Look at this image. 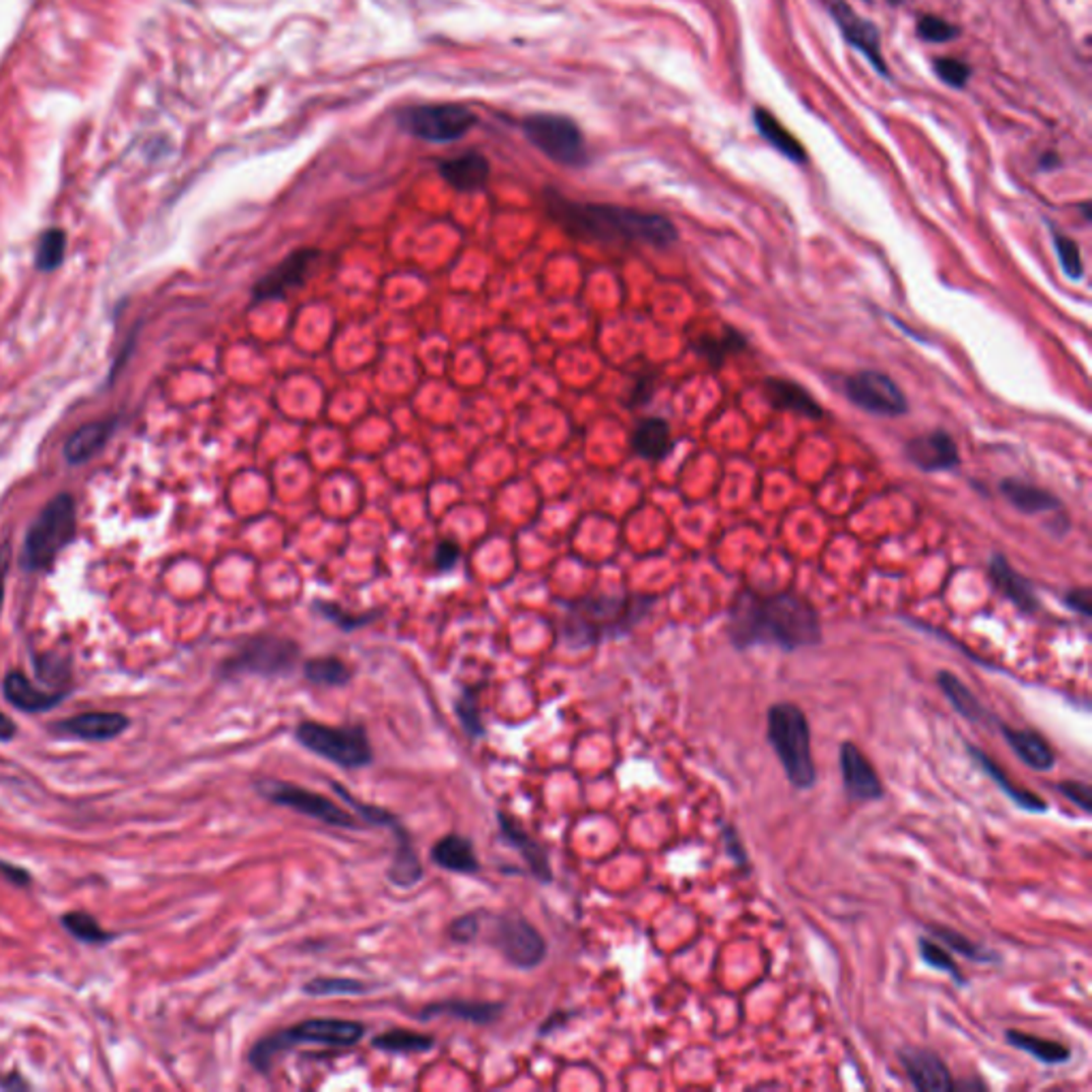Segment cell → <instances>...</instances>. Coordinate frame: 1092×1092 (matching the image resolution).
<instances>
[{
    "mask_svg": "<svg viewBox=\"0 0 1092 1092\" xmlns=\"http://www.w3.org/2000/svg\"><path fill=\"white\" fill-rule=\"evenodd\" d=\"M295 738L314 756L344 770H359L374 762V747L361 723L327 725L306 719L295 727Z\"/></svg>",
    "mask_w": 1092,
    "mask_h": 1092,
    "instance_id": "8992f818",
    "label": "cell"
},
{
    "mask_svg": "<svg viewBox=\"0 0 1092 1092\" xmlns=\"http://www.w3.org/2000/svg\"><path fill=\"white\" fill-rule=\"evenodd\" d=\"M1065 604L1072 611H1076L1078 615L1088 619L1092 615V593H1090L1088 587L1072 589L1065 595Z\"/></svg>",
    "mask_w": 1092,
    "mask_h": 1092,
    "instance_id": "db71d44e",
    "label": "cell"
},
{
    "mask_svg": "<svg viewBox=\"0 0 1092 1092\" xmlns=\"http://www.w3.org/2000/svg\"><path fill=\"white\" fill-rule=\"evenodd\" d=\"M17 734V723L0 711V743H9Z\"/></svg>",
    "mask_w": 1092,
    "mask_h": 1092,
    "instance_id": "6f0895ef",
    "label": "cell"
},
{
    "mask_svg": "<svg viewBox=\"0 0 1092 1092\" xmlns=\"http://www.w3.org/2000/svg\"><path fill=\"white\" fill-rule=\"evenodd\" d=\"M1003 1037H1005V1041H1008V1045L1016 1047V1050L1026 1052L1029 1056H1033L1035 1061H1039L1043 1065H1050V1067L1067 1065L1074 1056L1072 1047L1061 1043V1041L1043 1039V1037H1037V1035H1031V1033L1018 1031V1029H1008L1003 1033Z\"/></svg>",
    "mask_w": 1092,
    "mask_h": 1092,
    "instance_id": "4dcf8cb0",
    "label": "cell"
},
{
    "mask_svg": "<svg viewBox=\"0 0 1092 1092\" xmlns=\"http://www.w3.org/2000/svg\"><path fill=\"white\" fill-rule=\"evenodd\" d=\"M909 461L924 472H941L960 463L958 446L946 432H930L907 442Z\"/></svg>",
    "mask_w": 1092,
    "mask_h": 1092,
    "instance_id": "d4e9b609",
    "label": "cell"
},
{
    "mask_svg": "<svg viewBox=\"0 0 1092 1092\" xmlns=\"http://www.w3.org/2000/svg\"><path fill=\"white\" fill-rule=\"evenodd\" d=\"M719 837H721V843H723L727 858L734 862L736 869H741L743 873H749V869H752V860H749V853L745 849V843L741 839L738 828L734 824H723Z\"/></svg>",
    "mask_w": 1092,
    "mask_h": 1092,
    "instance_id": "681fc988",
    "label": "cell"
},
{
    "mask_svg": "<svg viewBox=\"0 0 1092 1092\" xmlns=\"http://www.w3.org/2000/svg\"><path fill=\"white\" fill-rule=\"evenodd\" d=\"M128 727H131V719L122 713L90 711L52 723L50 732L85 743H107L122 736Z\"/></svg>",
    "mask_w": 1092,
    "mask_h": 1092,
    "instance_id": "ac0fdd59",
    "label": "cell"
},
{
    "mask_svg": "<svg viewBox=\"0 0 1092 1092\" xmlns=\"http://www.w3.org/2000/svg\"><path fill=\"white\" fill-rule=\"evenodd\" d=\"M366 1037V1026L357 1020L344 1018H310L288 1029L273 1031L256 1041L248 1052V1065L267 1076L275 1058L299 1045H327V1047H350Z\"/></svg>",
    "mask_w": 1092,
    "mask_h": 1092,
    "instance_id": "5b68a950",
    "label": "cell"
},
{
    "mask_svg": "<svg viewBox=\"0 0 1092 1092\" xmlns=\"http://www.w3.org/2000/svg\"><path fill=\"white\" fill-rule=\"evenodd\" d=\"M898 1061H901L911 1086L919 1092H952L954 1076L946 1061L941 1058L930 1047L922 1045H903L898 1047Z\"/></svg>",
    "mask_w": 1092,
    "mask_h": 1092,
    "instance_id": "2e32d148",
    "label": "cell"
},
{
    "mask_svg": "<svg viewBox=\"0 0 1092 1092\" xmlns=\"http://www.w3.org/2000/svg\"><path fill=\"white\" fill-rule=\"evenodd\" d=\"M0 1088L3 1090H17V1088H30V1084L21 1078L19 1072H11L7 1076H0Z\"/></svg>",
    "mask_w": 1092,
    "mask_h": 1092,
    "instance_id": "680465c9",
    "label": "cell"
},
{
    "mask_svg": "<svg viewBox=\"0 0 1092 1092\" xmlns=\"http://www.w3.org/2000/svg\"><path fill=\"white\" fill-rule=\"evenodd\" d=\"M331 789L335 791V794L346 800L348 807L355 809L357 816L363 820V824L366 826H374V828H387L393 832L395 837V855H393V862L387 871V877L389 882L401 890H410L414 888L419 882H423L425 877V871H423V864H421V858L416 853V847H414V841H412V834L408 832V828L403 826V822L395 816V813H391L389 809H382V807H376V805H370V802H363L359 800L352 791H348L344 785L337 783V781H331Z\"/></svg>",
    "mask_w": 1092,
    "mask_h": 1092,
    "instance_id": "ba28073f",
    "label": "cell"
},
{
    "mask_svg": "<svg viewBox=\"0 0 1092 1092\" xmlns=\"http://www.w3.org/2000/svg\"><path fill=\"white\" fill-rule=\"evenodd\" d=\"M954 1090H967V1092H973V1090H988V1084L983 1080H962V1082H954Z\"/></svg>",
    "mask_w": 1092,
    "mask_h": 1092,
    "instance_id": "94428289",
    "label": "cell"
},
{
    "mask_svg": "<svg viewBox=\"0 0 1092 1092\" xmlns=\"http://www.w3.org/2000/svg\"><path fill=\"white\" fill-rule=\"evenodd\" d=\"M504 1016V1003L498 1001H480V999H442L427 1003L416 1014L421 1022L434 1018H455L469 1024L489 1026L496 1024Z\"/></svg>",
    "mask_w": 1092,
    "mask_h": 1092,
    "instance_id": "603a6c76",
    "label": "cell"
},
{
    "mask_svg": "<svg viewBox=\"0 0 1092 1092\" xmlns=\"http://www.w3.org/2000/svg\"><path fill=\"white\" fill-rule=\"evenodd\" d=\"M634 451L645 459H661L670 453L672 434L670 425L663 419L642 421L632 436Z\"/></svg>",
    "mask_w": 1092,
    "mask_h": 1092,
    "instance_id": "e575fe53",
    "label": "cell"
},
{
    "mask_svg": "<svg viewBox=\"0 0 1092 1092\" xmlns=\"http://www.w3.org/2000/svg\"><path fill=\"white\" fill-rule=\"evenodd\" d=\"M738 346H745V339L734 331V333H727L723 339H709L702 344V352L709 355L713 363H719L723 359V355L736 350Z\"/></svg>",
    "mask_w": 1092,
    "mask_h": 1092,
    "instance_id": "f5cc1de1",
    "label": "cell"
},
{
    "mask_svg": "<svg viewBox=\"0 0 1092 1092\" xmlns=\"http://www.w3.org/2000/svg\"><path fill=\"white\" fill-rule=\"evenodd\" d=\"M830 11H832L834 21H837V26L841 28L843 37L851 43V46L864 54V58L873 64L877 73H880L882 77H890L888 64L882 56L880 30H877L873 21L860 17L847 3H843V0H832Z\"/></svg>",
    "mask_w": 1092,
    "mask_h": 1092,
    "instance_id": "e0dca14e",
    "label": "cell"
},
{
    "mask_svg": "<svg viewBox=\"0 0 1092 1092\" xmlns=\"http://www.w3.org/2000/svg\"><path fill=\"white\" fill-rule=\"evenodd\" d=\"M453 709H455L457 721L463 727V732H465L467 738L478 741V738L485 736V723H483V717H480L478 696H476L474 688H465L457 696Z\"/></svg>",
    "mask_w": 1092,
    "mask_h": 1092,
    "instance_id": "b9f144b4",
    "label": "cell"
},
{
    "mask_svg": "<svg viewBox=\"0 0 1092 1092\" xmlns=\"http://www.w3.org/2000/svg\"><path fill=\"white\" fill-rule=\"evenodd\" d=\"M1001 494L1014 508L1026 515H1039V512H1052L1061 508V502L1050 491L1041 487H1035L1031 483H1024L1018 478H1005L1001 480Z\"/></svg>",
    "mask_w": 1092,
    "mask_h": 1092,
    "instance_id": "f546056e",
    "label": "cell"
},
{
    "mask_svg": "<svg viewBox=\"0 0 1092 1092\" xmlns=\"http://www.w3.org/2000/svg\"><path fill=\"white\" fill-rule=\"evenodd\" d=\"M766 395L770 399V403L777 405V408L781 410H789V412H796V414H802V416H809V419H820L822 416V408L818 405V401L811 397V393L807 389H802L800 384L791 382V380H781V378H773L766 382Z\"/></svg>",
    "mask_w": 1092,
    "mask_h": 1092,
    "instance_id": "d6a6232c",
    "label": "cell"
},
{
    "mask_svg": "<svg viewBox=\"0 0 1092 1092\" xmlns=\"http://www.w3.org/2000/svg\"><path fill=\"white\" fill-rule=\"evenodd\" d=\"M7 568H9V553H7V549H5L3 553H0V608H3V597H5Z\"/></svg>",
    "mask_w": 1092,
    "mask_h": 1092,
    "instance_id": "91938a15",
    "label": "cell"
},
{
    "mask_svg": "<svg viewBox=\"0 0 1092 1092\" xmlns=\"http://www.w3.org/2000/svg\"><path fill=\"white\" fill-rule=\"evenodd\" d=\"M254 789H256V794H259L263 800H267V802H271L275 807L291 809V811L299 813V816L312 818V820L325 824V826L341 828V830H363V828H366V824L357 820L355 813L346 811L344 807H339L331 798L318 794V791L306 789L302 785H295V783L280 781V779H271V777H263V779L254 781Z\"/></svg>",
    "mask_w": 1092,
    "mask_h": 1092,
    "instance_id": "9c48e42d",
    "label": "cell"
},
{
    "mask_svg": "<svg viewBox=\"0 0 1092 1092\" xmlns=\"http://www.w3.org/2000/svg\"><path fill=\"white\" fill-rule=\"evenodd\" d=\"M839 768L843 789L849 800L855 802H877L886 796V787L882 783L873 762L866 758L862 749L845 741L839 749Z\"/></svg>",
    "mask_w": 1092,
    "mask_h": 1092,
    "instance_id": "9a60e30c",
    "label": "cell"
},
{
    "mask_svg": "<svg viewBox=\"0 0 1092 1092\" xmlns=\"http://www.w3.org/2000/svg\"><path fill=\"white\" fill-rule=\"evenodd\" d=\"M551 218L574 238L606 244H645L666 248L677 242V227L659 216L621 205L578 203L551 192L547 199Z\"/></svg>",
    "mask_w": 1092,
    "mask_h": 1092,
    "instance_id": "7a4b0ae2",
    "label": "cell"
},
{
    "mask_svg": "<svg viewBox=\"0 0 1092 1092\" xmlns=\"http://www.w3.org/2000/svg\"><path fill=\"white\" fill-rule=\"evenodd\" d=\"M917 37L928 43H948L958 37V28L950 24L948 19L937 15H922L915 24Z\"/></svg>",
    "mask_w": 1092,
    "mask_h": 1092,
    "instance_id": "bcb514c9",
    "label": "cell"
},
{
    "mask_svg": "<svg viewBox=\"0 0 1092 1092\" xmlns=\"http://www.w3.org/2000/svg\"><path fill=\"white\" fill-rule=\"evenodd\" d=\"M935 73L941 81H946L952 88H962L971 79V67L967 62L956 58H937Z\"/></svg>",
    "mask_w": 1092,
    "mask_h": 1092,
    "instance_id": "f907efd6",
    "label": "cell"
},
{
    "mask_svg": "<svg viewBox=\"0 0 1092 1092\" xmlns=\"http://www.w3.org/2000/svg\"><path fill=\"white\" fill-rule=\"evenodd\" d=\"M116 427V421H97L79 427V430L69 438L67 446H64V457L71 463H83L90 459L99 448L105 444V440L112 436Z\"/></svg>",
    "mask_w": 1092,
    "mask_h": 1092,
    "instance_id": "8d00e7d4",
    "label": "cell"
},
{
    "mask_svg": "<svg viewBox=\"0 0 1092 1092\" xmlns=\"http://www.w3.org/2000/svg\"><path fill=\"white\" fill-rule=\"evenodd\" d=\"M965 749H967L969 758L977 764V768H981V773L986 777H990L997 783V787L1003 791V794L1008 796L1018 809H1022L1026 813H1033V816H1041V813H1047V809H1050L1041 796L1035 794V791L1018 787L1010 779V775L1005 773V770L997 764V760L983 752L981 747L973 745L971 741H965Z\"/></svg>",
    "mask_w": 1092,
    "mask_h": 1092,
    "instance_id": "cb8c5ba5",
    "label": "cell"
},
{
    "mask_svg": "<svg viewBox=\"0 0 1092 1092\" xmlns=\"http://www.w3.org/2000/svg\"><path fill=\"white\" fill-rule=\"evenodd\" d=\"M314 608L320 615H323L325 619H329L333 626H337L339 630H344V632H352L357 628L368 626L370 621L376 617V615H352V613H348L344 608H339L337 604H329V602H316Z\"/></svg>",
    "mask_w": 1092,
    "mask_h": 1092,
    "instance_id": "7dc6e473",
    "label": "cell"
},
{
    "mask_svg": "<svg viewBox=\"0 0 1092 1092\" xmlns=\"http://www.w3.org/2000/svg\"><path fill=\"white\" fill-rule=\"evenodd\" d=\"M440 176L455 190L472 192L485 188L489 180V160L478 152H467L438 165Z\"/></svg>",
    "mask_w": 1092,
    "mask_h": 1092,
    "instance_id": "f1b7e54d",
    "label": "cell"
},
{
    "mask_svg": "<svg viewBox=\"0 0 1092 1092\" xmlns=\"http://www.w3.org/2000/svg\"><path fill=\"white\" fill-rule=\"evenodd\" d=\"M917 954H919V960H922L928 969H935L939 973L950 975V979L956 983V986H960V988L969 986V979L965 977V973H962L960 965L954 960L950 950H946L944 946H941L939 941H933L930 937H919L917 939Z\"/></svg>",
    "mask_w": 1092,
    "mask_h": 1092,
    "instance_id": "ab89813d",
    "label": "cell"
},
{
    "mask_svg": "<svg viewBox=\"0 0 1092 1092\" xmlns=\"http://www.w3.org/2000/svg\"><path fill=\"white\" fill-rule=\"evenodd\" d=\"M1052 242H1054L1056 256H1058L1065 275L1072 277V280H1080V277L1084 275V261H1082L1080 246L1072 238H1067V235L1056 233V231L1052 233Z\"/></svg>",
    "mask_w": 1092,
    "mask_h": 1092,
    "instance_id": "ee69618b",
    "label": "cell"
},
{
    "mask_svg": "<svg viewBox=\"0 0 1092 1092\" xmlns=\"http://www.w3.org/2000/svg\"><path fill=\"white\" fill-rule=\"evenodd\" d=\"M64 244H67V240H64L62 231H48L43 235L37 250V267L41 271L56 269L64 259Z\"/></svg>",
    "mask_w": 1092,
    "mask_h": 1092,
    "instance_id": "f6af8a7d",
    "label": "cell"
},
{
    "mask_svg": "<svg viewBox=\"0 0 1092 1092\" xmlns=\"http://www.w3.org/2000/svg\"><path fill=\"white\" fill-rule=\"evenodd\" d=\"M926 930L930 933L933 939L939 941L941 946L954 952L956 956H962L971 962H979V965H994V962L999 965V962H1003V956L997 950L977 944V941L958 933L956 928H950L946 924H926Z\"/></svg>",
    "mask_w": 1092,
    "mask_h": 1092,
    "instance_id": "1f68e13d",
    "label": "cell"
},
{
    "mask_svg": "<svg viewBox=\"0 0 1092 1092\" xmlns=\"http://www.w3.org/2000/svg\"><path fill=\"white\" fill-rule=\"evenodd\" d=\"M727 638L738 651L777 647L794 653L820 645L822 624L818 611L802 595L743 591L727 617Z\"/></svg>",
    "mask_w": 1092,
    "mask_h": 1092,
    "instance_id": "6da1fadb",
    "label": "cell"
},
{
    "mask_svg": "<svg viewBox=\"0 0 1092 1092\" xmlns=\"http://www.w3.org/2000/svg\"><path fill=\"white\" fill-rule=\"evenodd\" d=\"M308 997H363L370 992L366 981L355 977H327L318 975L304 983L302 988Z\"/></svg>",
    "mask_w": 1092,
    "mask_h": 1092,
    "instance_id": "60d3db41",
    "label": "cell"
},
{
    "mask_svg": "<svg viewBox=\"0 0 1092 1092\" xmlns=\"http://www.w3.org/2000/svg\"><path fill=\"white\" fill-rule=\"evenodd\" d=\"M304 677L320 688H346L352 679V668L344 659L323 655L304 661Z\"/></svg>",
    "mask_w": 1092,
    "mask_h": 1092,
    "instance_id": "74e56055",
    "label": "cell"
},
{
    "mask_svg": "<svg viewBox=\"0 0 1092 1092\" xmlns=\"http://www.w3.org/2000/svg\"><path fill=\"white\" fill-rule=\"evenodd\" d=\"M0 875H3L9 884H13L17 888H26V886L33 884V875L26 869L11 864L7 860H0Z\"/></svg>",
    "mask_w": 1092,
    "mask_h": 1092,
    "instance_id": "11a10c76",
    "label": "cell"
},
{
    "mask_svg": "<svg viewBox=\"0 0 1092 1092\" xmlns=\"http://www.w3.org/2000/svg\"><path fill=\"white\" fill-rule=\"evenodd\" d=\"M483 933V911H469L453 919L448 926V937L453 944H472Z\"/></svg>",
    "mask_w": 1092,
    "mask_h": 1092,
    "instance_id": "c3c4849f",
    "label": "cell"
},
{
    "mask_svg": "<svg viewBox=\"0 0 1092 1092\" xmlns=\"http://www.w3.org/2000/svg\"><path fill=\"white\" fill-rule=\"evenodd\" d=\"M935 679H937V688L941 690V694L948 698L950 706L962 719L973 725H983V727L999 723V719L990 713L988 706L973 694V690L958 675L950 670H939Z\"/></svg>",
    "mask_w": 1092,
    "mask_h": 1092,
    "instance_id": "484cf974",
    "label": "cell"
},
{
    "mask_svg": "<svg viewBox=\"0 0 1092 1092\" xmlns=\"http://www.w3.org/2000/svg\"><path fill=\"white\" fill-rule=\"evenodd\" d=\"M766 741L783 768L789 785L809 791L818 783V768L811 749V725L796 702L779 700L766 711Z\"/></svg>",
    "mask_w": 1092,
    "mask_h": 1092,
    "instance_id": "277c9868",
    "label": "cell"
},
{
    "mask_svg": "<svg viewBox=\"0 0 1092 1092\" xmlns=\"http://www.w3.org/2000/svg\"><path fill=\"white\" fill-rule=\"evenodd\" d=\"M299 655L302 649L291 638L273 634L252 636L220 663L218 677H288L299 666Z\"/></svg>",
    "mask_w": 1092,
    "mask_h": 1092,
    "instance_id": "52a82bcc",
    "label": "cell"
},
{
    "mask_svg": "<svg viewBox=\"0 0 1092 1092\" xmlns=\"http://www.w3.org/2000/svg\"><path fill=\"white\" fill-rule=\"evenodd\" d=\"M459 555H461V551H459V547H457L455 542H451V540L442 542V544L438 547V551H436V566H438V570H440V572L451 570V568L459 562Z\"/></svg>",
    "mask_w": 1092,
    "mask_h": 1092,
    "instance_id": "9f6ffc18",
    "label": "cell"
},
{
    "mask_svg": "<svg viewBox=\"0 0 1092 1092\" xmlns=\"http://www.w3.org/2000/svg\"><path fill=\"white\" fill-rule=\"evenodd\" d=\"M399 126L421 141L451 143L472 131L476 116L457 103L414 105L399 114Z\"/></svg>",
    "mask_w": 1092,
    "mask_h": 1092,
    "instance_id": "4fadbf2b",
    "label": "cell"
},
{
    "mask_svg": "<svg viewBox=\"0 0 1092 1092\" xmlns=\"http://www.w3.org/2000/svg\"><path fill=\"white\" fill-rule=\"evenodd\" d=\"M35 672H37V679L43 683V685H52V688L56 690H69V683H71V666L67 659H62L58 655H37L35 659Z\"/></svg>",
    "mask_w": 1092,
    "mask_h": 1092,
    "instance_id": "7bdbcfd3",
    "label": "cell"
},
{
    "mask_svg": "<svg viewBox=\"0 0 1092 1092\" xmlns=\"http://www.w3.org/2000/svg\"><path fill=\"white\" fill-rule=\"evenodd\" d=\"M432 862L448 873L457 875H476L480 871V862L476 858L474 843L467 837H461L457 832L444 834L440 841L432 845L430 851Z\"/></svg>",
    "mask_w": 1092,
    "mask_h": 1092,
    "instance_id": "4316f807",
    "label": "cell"
},
{
    "mask_svg": "<svg viewBox=\"0 0 1092 1092\" xmlns=\"http://www.w3.org/2000/svg\"><path fill=\"white\" fill-rule=\"evenodd\" d=\"M316 261H318V250L314 248L295 250L280 265L273 267L267 275H263L261 280L256 282L252 299L254 302H267V299L284 297L291 288L306 282V277Z\"/></svg>",
    "mask_w": 1092,
    "mask_h": 1092,
    "instance_id": "d6986e66",
    "label": "cell"
},
{
    "mask_svg": "<svg viewBox=\"0 0 1092 1092\" xmlns=\"http://www.w3.org/2000/svg\"><path fill=\"white\" fill-rule=\"evenodd\" d=\"M372 1047L387 1054H425L436 1047V1037L412 1029H391L376 1035Z\"/></svg>",
    "mask_w": 1092,
    "mask_h": 1092,
    "instance_id": "d590c367",
    "label": "cell"
},
{
    "mask_svg": "<svg viewBox=\"0 0 1092 1092\" xmlns=\"http://www.w3.org/2000/svg\"><path fill=\"white\" fill-rule=\"evenodd\" d=\"M60 924L71 937H75L79 944H85V946H107V944H114V941L118 939L116 933L105 930L97 922V917L90 915L88 911L64 913L60 917Z\"/></svg>",
    "mask_w": 1092,
    "mask_h": 1092,
    "instance_id": "f35d334b",
    "label": "cell"
},
{
    "mask_svg": "<svg viewBox=\"0 0 1092 1092\" xmlns=\"http://www.w3.org/2000/svg\"><path fill=\"white\" fill-rule=\"evenodd\" d=\"M75 533V502L69 494H60L30 525L24 542V566L28 570H46L54 557L69 544Z\"/></svg>",
    "mask_w": 1092,
    "mask_h": 1092,
    "instance_id": "30bf717a",
    "label": "cell"
},
{
    "mask_svg": "<svg viewBox=\"0 0 1092 1092\" xmlns=\"http://www.w3.org/2000/svg\"><path fill=\"white\" fill-rule=\"evenodd\" d=\"M491 930H489V944L496 948L510 967L531 971L540 967L549 946L542 937V933L533 926L529 919L521 913H489Z\"/></svg>",
    "mask_w": 1092,
    "mask_h": 1092,
    "instance_id": "8fae6325",
    "label": "cell"
},
{
    "mask_svg": "<svg viewBox=\"0 0 1092 1092\" xmlns=\"http://www.w3.org/2000/svg\"><path fill=\"white\" fill-rule=\"evenodd\" d=\"M1054 787H1056L1058 794H1063L1069 802L1076 805L1084 813V816H1090V813H1092V787L1086 781L1065 779V781H1058Z\"/></svg>",
    "mask_w": 1092,
    "mask_h": 1092,
    "instance_id": "816d5d0a",
    "label": "cell"
},
{
    "mask_svg": "<svg viewBox=\"0 0 1092 1092\" xmlns=\"http://www.w3.org/2000/svg\"><path fill=\"white\" fill-rule=\"evenodd\" d=\"M1058 165H1061V160H1058V156H1056L1054 152L1045 154V156L1041 158V169H1045V171H1047V169H1054V167H1058Z\"/></svg>",
    "mask_w": 1092,
    "mask_h": 1092,
    "instance_id": "6125c7cd",
    "label": "cell"
},
{
    "mask_svg": "<svg viewBox=\"0 0 1092 1092\" xmlns=\"http://www.w3.org/2000/svg\"><path fill=\"white\" fill-rule=\"evenodd\" d=\"M990 578L992 583L1001 589V593L1010 599V602L1020 608L1022 613H1037L1039 611V599L1031 587V583L1026 581L1024 576H1020L1012 564L1005 560V557L997 555L994 560L990 562Z\"/></svg>",
    "mask_w": 1092,
    "mask_h": 1092,
    "instance_id": "83f0119b",
    "label": "cell"
},
{
    "mask_svg": "<svg viewBox=\"0 0 1092 1092\" xmlns=\"http://www.w3.org/2000/svg\"><path fill=\"white\" fill-rule=\"evenodd\" d=\"M498 828H500L502 841L521 853V858H523V862H525L527 871L531 873L533 880L544 884V886L555 882V873H553V866H551L549 851L544 849V845L540 841L533 839L531 834L515 818H510L508 813H504V811H498Z\"/></svg>",
    "mask_w": 1092,
    "mask_h": 1092,
    "instance_id": "ffe728a7",
    "label": "cell"
},
{
    "mask_svg": "<svg viewBox=\"0 0 1092 1092\" xmlns=\"http://www.w3.org/2000/svg\"><path fill=\"white\" fill-rule=\"evenodd\" d=\"M845 395L858 408L880 416H901L907 412L905 393L882 372H860L845 380Z\"/></svg>",
    "mask_w": 1092,
    "mask_h": 1092,
    "instance_id": "5bb4252c",
    "label": "cell"
},
{
    "mask_svg": "<svg viewBox=\"0 0 1092 1092\" xmlns=\"http://www.w3.org/2000/svg\"><path fill=\"white\" fill-rule=\"evenodd\" d=\"M997 727L1003 741L1010 745V749L1024 766H1029L1035 773H1047V770L1056 766L1058 756L1054 747L1041 732L1031 730V727H1014L1005 721H999Z\"/></svg>",
    "mask_w": 1092,
    "mask_h": 1092,
    "instance_id": "7402d4cb",
    "label": "cell"
},
{
    "mask_svg": "<svg viewBox=\"0 0 1092 1092\" xmlns=\"http://www.w3.org/2000/svg\"><path fill=\"white\" fill-rule=\"evenodd\" d=\"M754 124L758 128V133L770 145H773L779 154H783L791 163H805L807 160L805 145L787 131V128L775 118V114H770L768 110H764V107H756V110H754Z\"/></svg>",
    "mask_w": 1092,
    "mask_h": 1092,
    "instance_id": "836d02e7",
    "label": "cell"
},
{
    "mask_svg": "<svg viewBox=\"0 0 1092 1092\" xmlns=\"http://www.w3.org/2000/svg\"><path fill=\"white\" fill-rule=\"evenodd\" d=\"M521 131L533 147L564 167H583L589 160L585 135L568 116L533 114L521 122Z\"/></svg>",
    "mask_w": 1092,
    "mask_h": 1092,
    "instance_id": "7c38bea8",
    "label": "cell"
},
{
    "mask_svg": "<svg viewBox=\"0 0 1092 1092\" xmlns=\"http://www.w3.org/2000/svg\"><path fill=\"white\" fill-rule=\"evenodd\" d=\"M3 696L13 709L26 715L50 713L71 696L69 690H41L21 670H11L3 681Z\"/></svg>",
    "mask_w": 1092,
    "mask_h": 1092,
    "instance_id": "44dd1931",
    "label": "cell"
},
{
    "mask_svg": "<svg viewBox=\"0 0 1092 1092\" xmlns=\"http://www.w3.org/2000/svg\"><path fill=\"white\" fill-rule=\"evenodd\" d=\"M653 599L645 595H599L576 599L568 606L562 636L572 649L593 647L599 642L628 634L651 611Z\"/></svg>",
    "mask_w": 1092,
    "mask_h": 1092,
    "instance_id": "3957f363",
    "label": "cell"
}]
</instances>
